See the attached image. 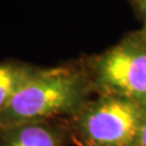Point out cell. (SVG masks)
I'll return each instance as SVG.
<instances>
[{"label":"cell","instance_id":"cell-7","mask_svg":"<svg viewBox=\"0 0 146 146\" xmlns=\"http://www.w3.org/2000/svg\"><path fill=\"white\" fill-rule=\"evenodd\" d=\"M135 146H146V113L144 116V119H143V122H142L140 132H139Z\"/></svg>","mask_w":146,"mask_h":146},{"label":"cell","instance_id":"cell-2","mask_svg":"<svg viewBox=\"0 0 146 146\" xmlns=\"http://www.w3.org/2000/svg\"><path fill=\"white\" fill-rule=\"evenodd\" d=\"M146 105L114 94L100 93L74 117V128L84 146H135Z\"/></svg>","mask_w":146,"mask_h":146},{"label":"cell","instance_id":"cell-3","mask_svg":"<svg viewBox=\"0 0 146 146\" xmlns=\"http://www.w3.org/2000/svg\"><path fill=\"white\" fill-rule=\"evenodd\" d=\"M93 88L146 105V34L132 31L93 60Z\"/></svg>","mask_w":146,"mask_h":146},{"label":"cell","instance_id":"cell-1","mask_svg":"<svg viewBox=\"0 0 146 146\" xmlns=\"http://www.w3.org/2000/svg\"><path fill=\"white\" fill-rule=\"evenodd\" d=\"M92 89L90 75L75 66L35 69L0 113V130L48 121L58 115H75L89 101Z\"/></svg>","mask_w":146,"mask_h":146},{"label":"cell","instance_id":"cell-4","mask_svg":"<svg viewBox=\"0 0 146 146\" xmlns=\"http://www.w3.org/2000/svg\"><path fill=\"white\" fill-rule=\"evenodd\" d=\"M63 134L48 121L26 122L0 130V146H62Z\"/></svg>","mask_w":146,"mask_h":146},{"label":"cell","instance_id":"cell-5","mask_svg":"<svg viewBox=\"0 0 146 146\" xmlns=\"http://www.w3.org/2000/svg\"><path fill=\"white\" fill-rule=\"evenodd\" d=\"M36 68L19 63H0V113Z\"/></svg>","mask_w":146,"mask_h":146},{"label":"cell","instance_id":"cell-6","mask_svg":"<svg viewBox=\"0 0 146 146\" xmlns=\"http://www.w3.org/2000/svg\"><path fill=\"white\" fill-rule=\"evenodd\" d=\"M143 23L142 31L146 34V0H130Z\"/></svg>","mask_w":146,"mask_h":146}]
</instances>
